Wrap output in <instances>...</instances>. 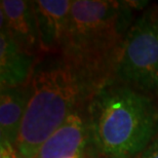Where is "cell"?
I'll list each match as a JSON object with an SVG mask.
<instances>
[{"instance_id": "2", "label": "cell", "mask_w": 158, "mask_h": 158, "mask_svg": "<svg viewBox=\"0 0 158 158\" xmlns=\"http://www.w3.org/2000/svg\"><path fill=\"white\" fill-rule=\"evenodd\" d=\"M27 86L29 99L15 148L24 158H35L47 139L98 89L63 56L37 63Z\"/></svg>"}, {"instance_id": "6", "label": "cell", "mask_w": 158, "mask_h": 158, "mask_svg": "<svg viewBox=\"0 0 158 158\" xmlns=\"http://www.w3.org/2000/svg\"><path fill=\"white\" fill-rule=\"evenodd\" d=\"M38 27L41 52H62L67 35L72 1H32Z\"/></svg>"}, {"instance_id": "11", "label": "cell", "mask_w": 158, "mask_h": 158, "mask_svg": "<svg viewBox=\"0 0 158 158\" xmlns=\"http://www.w3.org/2000/svg\"><path fill=\"white\" fill-rule=\"evenodd\" d=\"M0 158H24L19 153L15 145L1 143L0 145Z\"/></svg>"}, {"instance_id": "8", "label": "cell", "mask_w": 158, "mask_h": 158, "mask_svg": "<svg viewBox=\"0 0 158 158\" xmlns=\"http://www.w3.org/2000/svg\"><path fill=\"white\" fill-rule=\"evenodd\" d=\"M35 65V56L22 48L4 27H0L1 88L28 84Z\"/></svg>"}, {"instance_id": "13", "label": "cell", "mask_w": 158, "mask_h": 158, "mask_svg": "<svg viewBox=\"0 0 158 158\" xmlns=\"http://www.w3.org/2000/svg\"><path fill=\"white\" fill-rule=\"evenodd\" d=\"M73 158H84V155H82V156H75Z\"/></svg>"}, {"instance_id": "10", "label": "cell", "mask_w": 158, "mask_h": 158, "mask_svg": "<svg viewBox=\"0 0 158 158\" xmlns=\"http://www.w3.org/2000/svg\"><path fill=\"white\" fill-rule=\"evenodd\" d=\"M135 158H158V135Z\"/></svg>"}, {"instance_id": "12", "label": "cell", "mask_w": 158, "mask_h": 158, "mask_svg": "<svg viewBox=\"0 0 158 158\" xmlns=\"http://www.w3.org/2000/svg\"><path fill=\"white\" fill-rule=\"evenodd\" d=\"M90 158H128L124 156H114V155H104V154H98L96 153L93 157Z\"/></svg>"}, {"instance_id": "5", "label": "cell", "mask_w": 158, "mask_h": 158, "mask_svg": "<svg viewBox=\"0 0 158 158\" xmlns=\"http://www.w3.org/2000/svg\"><path fill=\"white\" fill-rule=\"evenodd\" d=\"M89 145L87 114L82 108L69 116L64 124L45 141L35 158H73L84 155Z\"/></svg>"}, {"instance_id": "7", "label": "cell", "mask_w": 158, "mask_h": 158, "mask_svg": "<svg viewBox=\"0 0 158 158\" xmlns=\"http://www.w3.org/2000/svg\"><path fill=\"white\" fill-rule=\"evenodd\" d=\"M0 27H4L22 48L35 56L41 52L32 1L1 0Z\"/></svg>"}, {"instance_id": "3", "label": "cell", "mask_w": 158, "mask_h": 158, "mask_svg": "<svg viewBox=\"0 0 158 158\" xmlns=\"http://www.w3.org/2000/svg\"><path fill=\"white\" fill-rule=\"evenodd\" d=\"M89 145L98 154L135 158L158 135V107L149 96L111 81L86 106Z\"/></svg>"}, {"instance_id": "1", "label": "cell", "mask_w": 158, "mask_h": 158, "mask_svg": "<svg viewBox=\"0 0 158 158\" xmlns=\"http://www.w3.org/2000/svg\"><path fill=\"white\" fill-rule=\"evenodd\" d=\"M132 24L129 2L74 0L61 56L100 89L114 80L116 62Z\"/></svg>"}, {"instance_id": "4", "label": "cell", "mask_w": 158, "mask_h": 158, "mask_svg": "<svg viewBox=\"0 0 158 158\" xmlns=\"http://www.w3.org/2000/svg\"><path fill=\"white\" fill-rule=\"evenodd\" d=\"M114 78L141 93L158 96V15L152 9L131 25L116 62Z\"/></svg>"}, {"instance_id": "9", "label": "cell", "mask_w": 158, "mask_h": 158, "mask_svg": "<svg viewBox=\"0 0 158 158\" xmlns=\"http://www.w3.org/2000/svg\"><path fill=\"white\" fill-rule=\"evenodd\" d=\"M29 91L28 86L4 87L0 91V139L1 143L15 145L20 135L26 113Z\"/></svg>"}]
</instances>
